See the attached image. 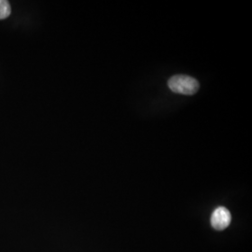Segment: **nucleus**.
<instances>
[{
  "label": "nucleus",
  "mask_w": 252,
  "mask_h": 252,
  "mask_svg": "<svg viewBox=\"0 0 252 252\" xmlns=\"http://www.w3.org/2000/svg\"><path fill=\"white\" fill-rule=\"evenodd\" d=\"M168 86L172 92L185 95H192L199 90L198 81L185 75H177L170 78Z\"/></svg>",
  "instance_id": "1"
},
{
  "label": "nucleus",
  "mask_w": 252,
  "mask_h": 252,
  "mask_svg": "<svg viewBox=\"0 0 252 252\" xmlns=\"http://www.w3.org/2000/svg\"><path fill=\"white\" fill-rule=\"evenodd\" d=\"M231 220V213L226 207H217L211 216V225L214 229L221 231L230 225Z\"/></svg>",
  "instance_id": "2"
},
{
  "label": "nucleus",
  "mask_w": 252,
  "mask_h": 252,
  "mask_svg": "<svg viewBox=\"0 0 252 252\" xmlns=\"http://www.w3.org/2000/svg\"><path fill=\"white\" fill-rule=\"evenodd\" d=\"M11 13V8L9 1L0 0V20L8 18Z\"/></svg>",
  "instance_id": "3"
}]
</instances>
